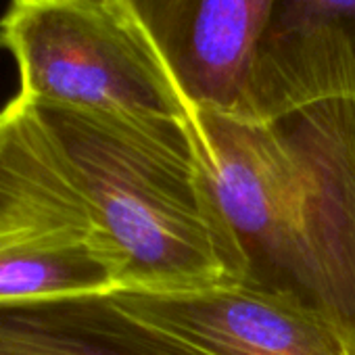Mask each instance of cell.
<instances>
[{
	"mask_svg": "<svg viewBox=\"0 0 355 355\" xmlns=\"http://www.w3.org/2000/svg\"><path fill=\"white\" fill-rule=\"evenodd\" d=\"M119 288L90 203L30 105L0 109V301Z\"/></svg>",
	"mask_w": 355,
	"mask_h": 355,
	"instance_id": "obj_4",
	"label": "cell"
},
{
	"mask_svg": "<svg viewBox=\"0 0 355 355\" xmlns=\"http://www.w3.org/2000/svg\"><path fill=\"white\" fill-rule=\"evenodd\" d=\"M0 355H199L142 322L115 291L0 301Z\"/></svg>",
	"mask_w": 355,
	"mask_h": 355,
	"instance_id": "obj_8",
	"label": "cell"
},
{
	"mask_svg": "<svg viewBox=\"0 0 355 355\" xmlns=\"http://www.w3.org/2000/svg\"><path fill=\"white\" fill-rule=\"evenodd\" d=\"M11 3H34V0H11Z\"/></svg>",
	"mask_w": 355,
	"mask_h": 355,
	"instance_id": "obj_9",
	"label": "cell"
},
{
	"mask_svg": "<svg viewBox=\"0 0 355 355\" xmlns=\"http://www.w3.org/2000/svg\"><path fill=\"white\" fill-rule=\"evenodd\" d=\"M193 111L241 117L274 0H121Z\"/></svg>",
	"mask_w": 355,
	"mask_h": 355,
	"instance_id": "obj_6",
	"label": "cell"
},
{
	"mask_svg": "<svg viewBox=\"0 0 355 355\" xmlns=\"http://www.w3.org/2000/svg\"><path fill=\"white\" fill-rule=\"evenodd\" d=\"M115 293L142 322L199 355H355L330 322L249 282L191 293Z\"/></svg>",
	"mask_w": 355,
	"mask_h": 355,
	"instance_id": "obj_5",
	"label": "cell"
},
{
	"mask_svg": "<svg viewBox=\"0 0 355 355\" xmlns=\"http://www.w3.org/2000/svg\"><path fill=\"white\" fill-rule=\"evenodd\" d=\"M332 101L355 103V0H274L239 119L272 123Z\"/></svg>",
	"mask_w": 355,
	"mask_h": 355,
	"instance_id": "obj_7",
	"label": "cell"
},
{
	"mask_svg": "<svg viewBox=\"0 0 355 355\" xmlns=\"http://www.w3.org/2000/svg\"><path fill=\"white\" fill-rule=\"evenodd\" d=\"M26 103L84 191L121 291L191 293L247 280L193 119Z\"/></svg>",
	"mask_w": 355,
	"mask_h": 355,
	"instance_id": "obj_2",
	"label": "cell"
},
{
	"mask_svg": "<svg viewBox=\"0 0 355 355\" xmlns=\"http://www.w3.org/2000/svg\"><path fill=\"white\" fill-rule=\"evenodd\" d=\"M247 280L338 328L355 349V103L272 123L193 111Z\"/></svg>",
	"mask_w": 355,
	"mask_h": 355,
	"instance_id": "obj_1",
	"label": "cell"
},
{
	"mask_svg": "<svg viewBox=\"0 0 355 355\" xmlns=\"http://www.w3.org/2000/svg\"><path fill=\"white\" fill-rule=\"evenodd\" d=\"M0 49L19 69V94L101 113L193 119L165 61L121 0L11 3Z\"/></svg>",
	"mask_w": 355,
	"mask_h": 355,
	"instance_id": "obj_3",
	"label": "cell"
}]
</instances>
